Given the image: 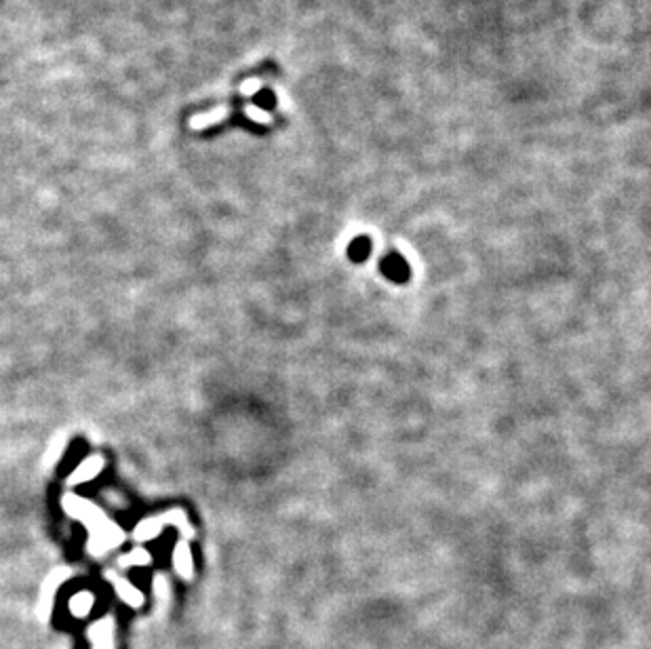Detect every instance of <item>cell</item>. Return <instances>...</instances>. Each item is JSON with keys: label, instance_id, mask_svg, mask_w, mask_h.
<instances>
[{"label": "cell", "instance_id": "obj_3", "mask_svg": "<svg viewBox=\"0 0 651 649\" xmlns=\"http://www.w3.org/2000/svg\"><path fill=\"white\" fill-rule=\"evenodd\" d=\"M91 597L89 595H82V599H74L72 601V611L76 613V616H84L86 611H89V607H91Z\"/></svg>", "mask_w": 651, "mask_h": 649}, {"label": "cell", "instance_id": "obj_1", "mask_svg": "<svg viewBox=\"0 0 651 649\" xmlns=\"http://www.w3.org/2000/svg\"><path fill=\"white\" fill-rule=\"evenodd\" d=\"M382 274L392 283H407L409 281V264L401 253H386L380 261Z\"/></svg>", "mask_w": 651, "mask_h": 649}, {"label": "cell", "instance_id": "obj_2", "mask_svg": "<svg viewBox=\"0 0 651 649\" xmlns=\"http://www.w3.org/2000/svg\"><path fill=\"white\" fill-rule=\"evenodd\" d=\"M369 253H371V240L365 238V236L354 238V240L350 243V247H348V255H350V259L356 261V264L365 261V259L369 257Z\"/></svg>", "mask_w": 651, "mask_h": 649}]
</instances>
